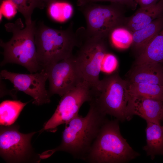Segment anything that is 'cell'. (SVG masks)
<instances>
[{"instance_id":"6da1fadb","label":"cell","mask_w":163,"mask_h":163,"mask_svg":"<svg viewBox=\"0 0 163 163\" xmlns=\"http://www.w3.org/2000/svg\"><path fill=\"white\" fill-rule=\"evenodd\" d=\"M87 115H78L66 124L60 144L46 151L50 157L58 151L66 152L74 158L85 161L103 125L107 120L106 115L101 112L92 101Z\"/></svg>"},{"instance_id":"7a4b0ae2","label":"cell","mask_w":163,"mask_h":163,"mask_svg":"<svg viewBox=\"0 0 163 163\" xmlns=\"http://www.w3.org/2000/svg\"><path fill=\"white\" fill-rule=\"evenodd\" d=\"M36 25L35 21H33L25 27L21 18L14 23L5 25L6 30L11 33L12 36L6 42L0 40L4 57L0 63L1 66L8 63L17 64L24 67L30 73L42 69L37 57L34 38Z\"/></svg>"},{"instance_id":"3957f363","label":"cell","mask_w":163,"mask_h":163,"mask_svg":"<svg viewBox=\"0 0 163 163\" xmlns=\"http://www.w3.org/2000/svg\"><path fill=\"white\" fill-rule=\"evenodd\" d=\"M34 38L37 60L42 69L72 55L74 47L81 41L79 30L74 32L72 24L66 29L60 30L40 22L36 25Z\"/></svg>"},{"instance_id":"277c9868","label":"cell","mask_w":163,"mask_h":163,"mask_svg":"<svg viewBox=\"0 0 163 163\" xmlns=\"http://www.w3.org/2000/svg\"><path fill=\"white\" fill-rule=\"evenodd\" d=\"M118 122L116 119H107L84 161L91 163H123L140 155L122 136Z\"/></svg>"},{"instance_id":"5b68a950","label":"cell","mask_w":163,"mask_h":163,"mask_svg":"<svg viewBox=\"0 0 163 163\" xmlns=\"http://www.w3.org/2000/svg\"><path fill=\"white\" fill-rule=\"evenodd\" d=\"M92 92L91 100L103 113L122 122L129 120L127 110L129 94L127 80L117 74H113L101 80Z\"/></svg>"},{"instance_id":"8992f818","label":"cell","mask_w":163,"mask_h":163,"mask_svg":"<svg viewBox=\"0 0 163 163\" xmlns=\"http://www.w3.org/2000/svg\"><path fill=\"white\" fill-rule=\"evenodd\" d=\"M106 38L87 35L82 32L80 48L74 56L83 82L91 88L96 89L101 80L99 75L103 59L107 53Z\"/></svg>"},{"instance_id":"52a82bcc","label":"cell","mask_w":163,"mask_h":163,"mask_svg":"<svg viewBox=\"0 0 163 163\" xmlns=\"http://www.w3.org/2000/svg\"><path fill=\"white\" fill-rule=\"evenodd\" d=\"M123 5L114 3L108 5L91 3L81 6L86 22V34L106 38L114 29L124 26L126 18Z\"/></svg>"},{"instance_id":"ba28073f","label":"cell","mask_w":163,"mask_h":163,"mask_svg":"<svg viewBox=\"0 0 163 163\" xmlns=\"http://www.w3.org/2000/svg\"><path fill=\"white\" fill-rule=\"evenodd\" d=\"M91 89L82 82L63 96L51 117L44 124L40 132L44 131L55 132L57 127L66 124L78 115L80 108L86 102L92 99Z\"/></svg>"},{"instance_id":"9c48e42d","label":"cell","mask_w":163,"mask_h":163,"mask_svg":"<svg viewBox=\"0 0 163 163\" xmlns=\"http://www.w3.org/2000/svg\"><path fill=\"white\" fill-rule=\"evenodd\" d=\"M11 125H1L0 155L8 162L24 161L32 152L31 139L36 132L23 133L19 131L18 126Z\"/></svg>"},{"instance_id":"30bf717a","label":"cell","mask_w":163,"mask_h":163,"mask_svg":"<svg viewBox=\"0 0 163 163\" xmlns=\"http://www.w3.org/2000/svg\"><path fill=\"white\" fill-rule=\"evenodd\" d=\"M0 76L9 80L17 90L31 96L34 99V104L40 106L50 102L51 96L45 87L48 78L47 70L43 69L40 72L29 74L3 70L0 72Z\"/></svg>"},{"instance_id":"8fae6325","label":"cell","mask_w":163,"mask_h":163,"mask_svg":"<svg viewBox=\"0 0 163 163\" xmlns=\"http://www.w3.org/2000/svg\"><path fill=\"white\" fill-rule=\"evenodd\" d=\"M45 69L48 73L51 96L57 94L62 97L83 82L73 55Z\"/></svg>"},{"instance_id":"7c38bea8","label":"cell","mask_w":163,"mask_h":163,"mask_svg":"<svg viewBox=\"0 0 163 163\" xmlns=\"http://www.w3.org/2000/svg\"><path fill=\"white\" fill-rule=\"evenodd\" d=\"M163 105V101L161 100L129 94L127 110L129 120L133 116L136 115L146 122L160 124Z\"/></svg>"},{"instance_id":"4fadbf2b","label":"cell","mask_w":163,"mask_h":163,"mask_svg":"<svg viewBox=\"0 0 163 163\" xmlns=\"http://www.w3.org/2000/svg\"><path fill=\"white\" fill-rule=\"evenodd\" d=\"M126 80L128 84H138L163 88V64L148 63L134 65Z\"/></svg>"},{"instance_id":"5bb4252c","label":"cell","mask_w":163,"mask_h":163,"mask_svg":"<svg viewBox=\"0 0 163 163\" xmlns=\"http://www.w3.org/2000/svg\"><path fill=\"white\" fill-rule=\"evenodd\" d=\"M163 15V0L155 5L140 8L132 15L126 18L124 26L132 32L139 30Z\"/></svg>"},{"instance_id":"9a60e30c","label":"cell","mask_w":163,"mask_h":163,"mask_svg":"<svg viewBox=\"0 0 163 163\" xmlns=\"http://www.w3.org/2000/svg\"><path fill=\"white\" fill-rule=\"evenodd\" d=\"M148 63L163 64V28L137 55L135 65Z\"/></svg>"},{"instance_id":"2e32d148","label":"cell","mask_w":163,"mask_h":163,"mask_svg":"<svg viewBox=\"0 0 163 163\" xmlns=\"http://www.w3.org/2000/svg\"><path fill=\"white\" fill-rule=\"evenodd\" d=\"M146 123V144L143 149L153 160L157 155H163V127L154 123Z\"/></svg>"},{"instance_id":"e0dca14e","label":"cell","mask_w":163,"mask_h":163,"mask_svg":"<svg viewBox=\"0 0 163 163\" xmlns=\"http://www.w3.org/2000/svg\"><path fill=\"white\" fill-rule=\"evenodd\" d=\"M163 28V15L145 27L133 32V42L132 46L138 55Z\"/></svg>"},{"instance_id":"ac0fdd59","label":"cell","mask_w":163,"mask_h":163,"mask_svg":"<svg viewBox=\"0 0 163 163\" xmlns=\"http://www.w3.org/2000/svg\"><path fill=\"white\" fill-rule=\"evenodd\" d=\"M27 103L19 101L6 100L2 102L0 105V125H12Z\"/></svg>"},{"instance_id":"d6986e66","label":"cell","mask_w":163,"mask_h":163,"mask_svg":"<svg viewBox=\"0 0 163 163\" xmlns=\"http://www.w3.org/2000/svg\"><path fill=\"white\" fill-rule=\"evenodd\" d=\"M109 36L111 44L116 48L124 50L132 45L133 32L124 26L114 29Z\"/></svg>"},{"instance_id":"ffe728a7","label":"cell","mask_w":163,"mask_h":163,"mask_svg":"<svg viewBox=\"0 0 163 163\" xmlns=\"http://www.w3.org/2000/svg\"><path fill=\"white\" fill-rule=\"evenodd\" d=\"M16 5L18 10L24 17L26 25L32 23L31 15L34 9L44 8L38 0H11Z\"/></svg>"},{"instance_id":"44dd1931","label":"cell","mask_w":163,"mask_h":163,"mask_svg":"<svg viewBox=\"0 0 163 163\" xmlns=\"http://www.w3.org/2000/svg\"><path fill=\"white\" fill-rule=\"evenodd\" d=\"M67 3L58 0L49 3L47 5L48 10L51 18L56 21H65Z\"/></svg>"},{"instance_id":"7402d4cb","label":"cell","mask_w":163,"mask_h":163,"mask_svg":"<svg viewBox=\"0 0 163 163\" xmlns=\"http://www.w3.org/2000/svg\"><path fill=\"white\" fill-rule=\"evenodd\" d=\"M118 66L117 57L114 55L107 53L102 61L101 70L107 73H112L117 69Z\"/></svg>"},{"instance_id":"603a6c76","label":"cell","mask_w":163,"mask_h":163,"mask_svg":"<svg viewBox=\"0 0 163 163\" xmlns=\"http://www.w3.org/2000/svg\"><path fill=\"white\" fill-rule=\"evenodd\" d=\"M18 10L16 6L11 0H2L0 6V13L7 18L14 17Z\"/></svg>"},{"instance_id":"cb8c5ba5","label":"cell","mask_w":163,"mask_h":163,"mask_svg":"<svg viewBox=\"0 0 163 163\" xmlns=\"http://www.w3.org/2000/svg\"><path fill=\"white\" fill-rule=\"evenodd\" d=\"M99 2H110L111 3L126 5L133 9H135L137 5L134 0H78L77 3L78 5L81 6L88 3Z\"/></svg>"},{"instance_id":"d4e9b609","label":"cell","mask_w":163,"mask_h":163,"mask_svg":"<svg viewBox=\"0 0 163 163\" xmlns=\"http://www.w3.org/2000/svg\"><path fill=\"white\" fill-rule=\"evenodd\" d=\"M140 8L148 7L155 5L160 0H134Z\"/></svg>"},{"instance_id":"484cf974","label":"cell","mask_w":163,"mask_h":163,"mask_svg":"<svg viewBox=\"0 0 163 163\" xmlns=\"http://www.w3.org/2000/svg\"><path fill=\"white\" fill-rule=\"evenodd\" d=\"M44 8L46 6L52 2L58 0H38Z\"/></svg>"},{"instance_id":"4316f807","label":"cell","mask_w":163,"mask_h":163,"mask_svg":"<svg viewBox=\"0 0 163 163\" xmlns=\"http://www.w3.org/2000/svg\"><path fill=\"white\" fill-rule=\"evenodd\" d=\"M161 120H162L163 122V125L162 126L163 127V112H162V113Z\"/></svg>"},{"instance_id":"83f0119b","label":"cell","mask_w":163,"mask_h":163,"mask_svg":"<svg viewBox=\"0 0 163 163\" xmlns=\"http://www.w3.org/2000/svg\"><path fill=\"white\" fill-rule=\"evenodd\" d=\"M162 112H163V107H162Z\"/></svg>"}]
</instances>
